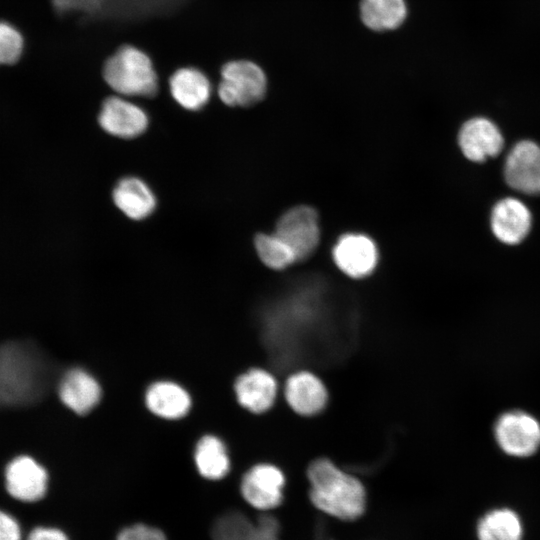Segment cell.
Wrapping results in <instances>:
<instances>
[{
    "label": "cell",
    "instance_id": "cell-1",
    "mask_svg": "<svg viewBox=\"0 0 540 540\" xmlns=\"http://www.w3.org/2000/svg\"><path fill=\"white\" fill-rule=\"evenodd\" d=\"M310 500L319 510L342 520H355L365 509V489L354 476L328 459L313 461L307 470Z\"/></svg>",
    "mask_w": 540,
    "mask_h": 540
},
{
    "label": "cell",
    "instance_id": "cell-2",
    "mask_svg": "<svg viewBox=\"0 0 540 540\" xmlns=\"http://www.w3.org/2000/svg\"><path fill=\"white\" fill-rule=\"evenodd\" d=\"M103 75L107 84L121 95L151 97L158 89L150 58L132 46L117 50L105 63Z\"/></svg>",
    "mask_w": 540,
    "mask_h": 540
},
{
    "label": "cell",
    "instance_id": "cell-3",
    "mask_svg": "<svg viewBox=\"0 0 540 540\" xmlns=\"http://www.w3.org/2000/svg\"><path fill=\"white\" fill-rule=\"evenodd\" d=\"M266 88V76L258 65L245 60L232 61L221 70L218 95L228 106L247 107L259 102Z\"/></svg>",
    "mask_w": 540,
    "mask_h": 540
},
{
    "label": "cell",
    "instance_id": "cell-4",
    "mask_svg": "<svg viewBox=\"0 0 540 540\" xmlns=\"http://www.w3.org/2000/svg\"><path fill=\"white\" fill-rule=\"evenodd\" d=\"M493 431L497 444L508 455L528 457L540 447V423L525 411L511 410L501 414Z\"/></svg>",
    "mask_w": 540,
    "mask_h": 540
},
{
    "label": "cell",
    "instance_id": "cell-5",
    "mask_svg": "<svg viewBox=\"0 0 540 540\" xmlns=\"http://www.w3.org/2000/svg\"><path fill=\"white\" fill-rule=\"evenodd\" d=\"M274 234L294 253L297 261L311 256L319 242L318 216L308 206H297L278 220Z\"/></svg>",
    "mask_w": 540,
    "mask_h": 540
},
{
    "label": "cell",
    "instance_id": "cell-6",
    "mask_svg": "<svg viewBox=\"0 0 540 540\" xmlns=\"http://www.w3.org/2000/svg\"><path fill=\"white\" fill-rule=\"evenodd\" d=\"M503 172L512 189L540 195V146L532 140L515 143L505 159Z\"/></svg>",
    "mask_w": 540,
    "mask_h": 540
},
{
    "label": "cell",
    "instance_id": "cell-7",
    "mask_svg": "<svg viewBox=\"0 0 540 540\" xmlns=\"http://www.w3.org/2000/svg\"><path fill=\"white\" fill-rule=\"evenodd\" d=\"M285 477L275 465L260 463L252 466L241 480L243 498L260 510L277 507L283 500Z\"/></svg>",
    "mask_w": 540,
    "mask_h": 540
},
{
    "label": "cell",
    "instance_id": "cell-8",
    "mask_svg": "<svg viewBox=\"0 0 540 540\" xmlns=\"http://www.w3.org/2000/svg\"><path fill=\"white\" fill-rule=\"evenodd\" d=\"M5 485L11 497L23 502H35L46 494L48 473L34 458L19 455L5 468Z\"/></svg>",
    "mask_w": 540,
    "mask_h": 540
},
{
    "label": "cell",
    "instance_id": "cell-9",
    "mask_svg": "<svg viewBox=\"0 0 540 540\" xmlns=\"http://www.w3.org/2000/svg\"><path fill=\"white\" fill-rule=\"evenodd\" d=\"M458 144L463 155L473 162H484L496 157L504 147L498 126L486 117H473L460 128Z\"/></svg>",
    "mask_w": 540,
    "mask_h": 540
},
{
    "label": "cell",
    "instance_id": "cell-10",
    "mask_svg": "<svg viewBox=\"0 0 540 540\" xmlns=\"http://www.w3.org/2000/svg\"><path fill=\"white\" fill-rule=\"evenodd\" d=\"M98 122L106 133L132 139L147 129L149 120L141 107L122 97L113 96L102 103Z\"/></svg>",
    "mask_w": 540,
    "mask_h": 540
},
{
    "label": "cell",
    "instance_id": "cell-11",
    "mask_svg": "<svg viewBox=\"0 0 540 540\" xmlns=\"http://www.w3.org/2000/svg\"><path fill=\"white\" fill-rule=\"evenodd\" d=\"M337 267L355 279L371 274L377 265L378 252L374 242L362 234L342 236L333 249Z\"/></svg>",
    "mask_w": 540,
    "mask_h": 540
},
{
    "label": "cell",
    "instance_id": "cell-12",
    "mask_svg": "<svg viewBox=\"0 0 540 540\" xmlns=\"http://www.w3.org/2000/svg\"><path fill=\"white\" fill-rule=\"evenodd\" d=\"M490 224L494 236L500 242L516 245L529 234L532 215L522 201L515 197H506L493 206Z\"/></svg>",
    "mask_w": 540,
    "mask_h": 540
},
{
    "label": "cell",
    "instance_id": "cell-13",
    "mask_svg": "<svg viewBox=\"0 0 540 540\" xmlns=\"http://www.w3.org/2000/svg\"><path fill=\"white\" fill-rule=\"evenodd\" d=\"M238 403L246 410L260 414L274 404L278 384L275 377L265 369L252 368L239 375L234 384Z\"/></svg>",
    "mask_w": 540,
    "mask_h": 540
},
{
    "label": "cell",
    "instance_id": "cell-14",
    "mask_svg": "<svg viewBox=\"0 0 540 540\" xmlns=\"http://www.w3.org/2000/svg\"><path fill=\"white\" fill-rule=\"evenodd\" d=\"M58 395L66 408L75 414L85 415L100 402L102 389L91 373L82 368H73L62 377Z\"/></svg>",
    "mask_w": 540,
    "mask_h": 540
},
{
    "label": "cell",
    "instance_id": "cell-15",
    "mask_svg": "<svg viewBox=\"0 0 540 540\" xmlns=\"http://www.w3.org/2000/svg\"><path fill=\"white\" fill-rule=\"evenodd\" d=\"M284 394L290 408L303 416L319 413L328 401L324 383L309 371H298L290 375L285 383Z\"/></svg>",
    "mask_w": 540,
    "mask_h": 540
},
{
    "label": "cell",
    "instance_id": "cell-16",
    "mask_svg": "<svg viewBox=\"0 0 540 540\" xmlns=\"http://www.w3.org/2000/svg\"><path fill=\"white\" fill-rule=\"evenodd\" d=\"M144 401L152 414L165 420L185 417L192 406L189 392L170 380L151 383L145 391Z\"/></svg>",
    "mask_w": 540,
    "mask_h": 540
},
{
    "label": "cell",
    "instance_id": "cell-17",
    "mask_svg": "<svg viewBox=\"0 0 540 540\" xmlns=\"http://www.w3.org/2000/svg\"><path fill=\"white\" fill-rule=\"evenodd\" d=\"M116 207L132 220L150 216L156 208V197L150 187L140 178L125 177L115 186L112 193Z\"/></svg>",
    "mask_w": 540,
    "mask_h": 540
},
{
    "label": "cell",
    "instance_id": "cell-18",
    "mask_svg": "<svg viewBox=\"0 0 540 540\" xmlns=\"http://www.w3.org/2000/svg\"><path fill=\"white\" fill-rule=\"evenodd\" d=\"M169 88L174 100L190 111L200 110L211 96L209 79L195 68L177 70L169 80Z\"/></svg>",
    "mask_w": 540,
    "mask_h": 540
},
{
    "label": "cell",
    "instance_id": "cell-19",
    "mask_svg": "<svg viewBox=\"0 0 540 540\" xmlns=\"http://www.w3.org/2000/svg\"><path fill=\"white\" fill-rule=\"evenodd\" d=\"M194 463L198 473L208 480H220L230 470V457L223 440L216 435H203L194 449Z\"/></svg>",
    "mask_w": 540,
    "mask_h": 540
},
{
    "label": "cell",
    "instance_id": "cell-20",
    "mask_svg": "<svg viewBox=\"0 0 540 540\" xmlns=\"http://www.w3.org/2000/svg\"><path fill=\"white\" fill-rule=\"evenodd\" d=\"M360 11L363 23L375 31L395 29L406 16L404 0H362Z\"/></svg>",
    "mask_w": 540,
    "mask_h": 540
},
{
    "label": "cell",
    "instance_id": "cell-21",
    "mask_svg": "<svg viewBox=\"0 0 540 540\" xmlns=\"http://www.w3.org/2000/svg\"><path fill=\"white\" fill-rule=\"evenodd\" d=\"M479 540H521L522 524L516 513L497 509L487 513L478 523Z\"/></svg>",
    "mask_w": 540,
    "mask_h": 540
},
{
    "label": "cell",
    "instance_id": "cell-22",
    "mask_svg": "<svg viewBox=\"0 0 540 540\" xmlns=\"http://www.w3.org/2000/svg\"><path fill=\"white\" fill-rule=\"evenodd\" d=\"M254 243L260 260L271 269L281 270L297 262L293 251L274 233L258 234Z\"/></svg>",
    "mask_w": 540,
    "mask_h": 540
},
{
    "label": "cell",
    "instance_id": "cell-23",
    "mask_svg": "<svg viewBox=\"0 0 540 540\" xmlns=\"http://www.w3.org/2000/svg\"><path fill=\"white\" fill-rule=\"evenodd\" d=\"M250 531L242 516L227 513L214 522L211 535L213 540H247Z\"/></svg>",
    "mask_w": 540,
    "mask_h": 540
},
{
    "label": "cell",
    "instance_id": "cell-24",
    "mask_svg": "<svg viewBox=\"0 0 540 540\" xmlns=\"http://www.w3.org/2000/svg\"><path fill=\"white\" fill-rule=\"evenodd\" d=\"M24 40L13 25L0 21V65L15 64L21 57Z\"/></svg>",
    "mask_w": 540,
    "mask_h": 540
},
{
    "label": "cell",
    "instance_id": "cell-25",
    "mask_svg": "<svg viewBox=\"0 0 540 540\" xmlns=\"http://www.w3.org/2000/svg\"><path fill=\"white\" fill-rule=\"evenodd\" d=\"M116 540H167L165 534L146 524H133L123 528Z\"/></svg>",
    "mask_w": 540,
    "mask_h": 540
},
{
    "label": "cell",
    "instance_id": "cell-26",
    "mask_svg": "<svg viewBox=\"0 0 540 540\" xmlns=\"http://www.w3.org/2000/svg\"><path fill=\"white\" fill-rule=\"evenodd\" d=\"M0 540H21L19 523L4 511H0Z\"/></svg>",
    "mask_w": 540,
    "mask_h": 540
},
{
    "label": "cell",
    "instance_id": "cell-27",
    "mask_svg": "<svg viewBox=\"0 0 540 540\" xmlns=\"http://www.w3.org/2000/svg\"><path fill=\"white\" fill-rule=\"evenodd\" d=\"M27 540H68V538L57 528L37 527L31 531Z\"/></svg>",
    "mask_w": 540,
    "mask_h": 540
}]
</instances>
